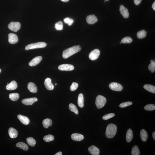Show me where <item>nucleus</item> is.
Segmentation results:
<instances>
[{
    "mask_svg": "<svg viewBox=\"0 0 155 155\" xmlns=\"http://www.w3.org/2000/svg\"><path fill=\"white\" fill-rule=\"evenodd\" d=\"M81 49L80 46H74L63 51L62 56L64 59L67 58L74 54L77 53Z\"/></svg>",
    "mask_w": 155,
    "mask_h": 155,
    "instance_id": "obj_1",
    "label": "nucleus"
},
{
    "mask_svg": "<svg viewBox=\"0 0 155 155\" xmlns=\"http://www.w3.org/2000/svg\"><path fill=\"white\" fill-rule=\"evenodd\" d=\"M117 131V127L114 124H110L107 127L105 135L108 139H111L116 135Z\"/></svg>",
    "mask_w": 155,
    "mask_h": 155,
    "instance_id": "obj_2",
    "label": "nucleus"
},
{
    "mask_svg": "<svg viewBox=\"0 0 155 155\" xmlns=\"http://www.w3.org/2000/svg\"><path fill=\"white\" fill-rule=\"evenodd\" d=\"M106 101V99L105 97L103 96L99 95L96 99V106L99 109L105 106Z\"/></svg>",
    "mask_w": 155,
    "mask_h": 155,
    "instance_id": "obj_3",
    "label": "nucleus"
},
{
    "mask_svg": "<svg viewBox=\"0 0 155 155\" xmlns=\"http://www.w3.org/2000/svg\"><path fill=\"white\" fill-rule=\"evenodd\" d=\"M46 44L45 43L39 42L28 45L26 46L25 49L26 50H29V49L44 48L46 47Z\"/></svg>",
    "mask_w": 155,
    "mask_h": 155,
    "instance_id": "obj_4",
    "label": "nucleus"
},
{
    "mask_svg": "<svg viewBox=\"0 0 155 155\" xmlns=\"http://www.w3.org/2000/svg\"><path fill=\"white\" fill-rule=\"evenodd\" d=\"M110 89L113 91H121L123 89V86L120 84L116 82H112L109 85Z\"/></svg>",
    "mask_w": 155,
    "mask_h": 155,
    "instance_id": "obj_5",
    "label": "nucleus"
},
{
    "mask_svg": "<svg viewBox=\"0 0 155 155\" xmlns=\"http://www.w3.org/2000/svg\"><path fill=\"white\" fill-rule=\"evenodd\" d=\"M21 24L18 22H11L8 24V28L11 30L16 32L19 30Z\"/></svg>",
    "mask_w": 155,
    "mask_h": 155,
    "instance_id": "obj_6",
    "label": "nucleus"
},
{
    "mask_svg": "<svg viewBox=\"0 0 155 155\" xmlns=\"http://www.w3.org/2000/svg\"><path fill=\"white\" fill-rule=\"evenodd\" d=\"M100 54V51L98 49H95L93 50L90 53L89 57L90 59L94 60L97 59Z\"/></svg>",
    "mask_w": 155,
    "mask_h": 155,
    "instance_id": "obj_7",
    "label": "nucleus"
},
{
    "mask_svg": "<svg viewBox=\"0 0 155 155\" xmlns=\"http://www.w3.org/2000/svg\"><path fill=\"white\" fill-rule=\"evenodd\" d=\"M38 101L37 98L33 97L30 98L23 99L22 101V103L24 105H32Z\"/></svg>",
    "mask_w": 155,
    "mask_h": 155,
    "instance_id": "obj_8",
    "label": "nucleus"
},
{
    "mask_svg": "<svg viewBox=\"0 0 155 155\" xmlns=\"http://www.w3.org/2000/svg\"><path fill=\"white\" fill-rule=\"evenodd\" d=\"M58 68L61 71H72L74 69V66L72 65L66 64L60 65L58 66Z\"/></svg>",
    "mask_w": 155,
    "mask_h": 155,
    "instance_id": "obj_9",
    "label": "nucleus"
},
{
    "mask_svg": "<svg viewBox=\"0 0 155 155\" xmlns=\"http://www.w3.org/2000/svg\"><path fill=\"white\" fill-rule=\"evenodd\" d=\"M8 41L10 44H15L18 41L17 36L15 34L12 33L9 34L8 35Z\"/></svg>",
    "mask_w": 155,
    "mask_h": 155,
    "instance_id": "obj_10",
    "label": "nucleus"
},
{
    "mask_svg": "<svg viewBox=\"0 0 155 155\" xmlns=\"http://www.w3.org/2000/svg\"><path fill=\"white\" fill-rule=\"evenodd\" d=\"M42 59V57L41 56L36 57L29 62V65L31 66H36L41 62Z\"/></svg>",
    "mask_w": 155,
    "mask_h": 155,
    "instance_id": "obj_11",
    "label": "nucleus"
},
{
    "mask_svg": "<svg viewBox=\"0 0 155 155\" xmlns=\"http://www.w3.org/2000/svg\"><path fill=\"white\" fill-rule=\"evenodd\" d=\"M86 21L88 24H92L96 23L98 19L97 17L93 15L88 16L86 17Z\"/></svg>",
    "mask_w": 155,
    "mask_h": 155,
    "instance_id": "obj_12",
    "label": "nucleus"
},
{
    "mask_svg": "<svg viewBox=\"0 0 155 155\" xmlns=\"http://www.w3.org/2000/svg\"><path fill=\"white\" fill-rule=\"evenodd\" d=\"M120 11L121 14L124 18H128L129 16V13L128 9L124 7L123 5H121L120 7Z\"/></svg>",
    "mask_w": 155,
    "mask_h": 155,
    "instance_id": "obj_13",
    "label": "nucleus"
},
{
    "mask_svg": "<svg viewBox=\"0 0 155 155\" xmlns=\"http://www.w3.org/2000/svg\"><path fill=\"white\" fill-rule=\"evenodd\" d=\"M89 152L93 155H99L100 151L99 149L94 145H92L88 148Z\"/></svg>",
    "mask_w": 155,
    "mask_h": 155,
    "instance_id": "obj_14",
    "label": "nucleus"
},
{
    "mask_svg": "<svg viewBox=\"0 0 155 155\" xmlns=\"http://www.w3.org/2000/svg\"><path fill=\"white\" fill-rule=\"evenodd\" d=\"M44 85L46 89L49 90H52L54 89V86L52 84L51 80L49 78H47L45 80Z\"/></svg>",
    "mask_w": 155,
    "mask_h": 155,
    "instance_id": "obj_15",
    "label": "nucleus"
},
{
    "mask_svg": "<svg viewBox=\"0 0 155 155\" xmlns=\"http://www.w3.org/2000/svg\"><path fill=\"white\" fill-rule=\"evenodd\" d=\"M18 85L16 81L13 80L8 84L6 86V89L8 90H13L17 89Z\"/></svg>",
    "mask_w": 155,
    "mask_h": 155,
    "instance_id": "obj_16",
    "label": "nucleus"
},
{
    "mask_svg": "<svg viewBox=\"0 0 155 155\" xmlns=\"http://www.w3.org/2000/svg\"><path fill=\"white\" fill-rule=\"evenodd\" d=\"M18 118L21 123L24 125H28L30 123L29 119L25 116L19 115L18 116Z\"/></svg>",
    "mask_w": 155,
    "mask_h": 155,
    "instance_id": "obj_17",
    "label": "nucleus"
},
{
    "mask_svg": "<svg viewBox=\"0 0 155 155\" xmlns=\"http://www.w3.org/2000/svg\"><path fill=\"white\" fill-rule=\"evenodd\" d=\"M28 89L30 92L33 93H36L38 91L36 85L32 82L29 83L28 85Z\"/></svg>",
    "mask_w": 155,
    "mask_h": 155,
    "instance_id": "obj_18",
    "label": "nucleus"
},
{
    "mask_svg": "<svg viewBox=\"0 0 155 155\" xmlns=\"http://www.w3.org/2000/svg\"><path fill=\"white\" fill-rule=\"evenodd\" d=\"M8 133L10 137L12 139L15 138L18 135V132L14 128H10L8 130Z\"/></svg>",
    "mask_w": 155,
    "mask_h": 155,
    "instance_id": "obj_19",
    "label": "nucleus"
},
{
    "mask_svg": "<svg viewBox=\"0 0 155 155\" xmlns=\"http://www.w3.org/2000/svg\"><path fill=\"white\" fill-rule=\"evenodd\" d=\"M73 140L76 141H81L84 139L83 135L78 133H74L71 136Z\"/></svg>",
    "mask_w": 155,
    "mask_h": 155,
    "instance_id": "obj_20",
    "label": "nucleus"
},
{
    "mask_svg": "<svg viewBox=\"0 0 155 155\" xmlns=\"http://www.w3.org/2000/svg\"><path fill=\"white\" fill-rule=\"evenodd\" d=\"M133 133L131 129H129L127 131L126 138V140L128 142H130L132 140L133 138Z\"/></svg>",
    "mask_w": 155,
    "mask_h": 155,
    "instance_id": "obj_21",
    "label": "nucleus"
},
{
    "mask_svg": "<svg viewBox=\"0 0 155 155\" xmlns=\"http://www.w3.org/2000/svg\"><path fill=\"white\" fill-rule=\"evenodd\" d=\"M78 106L80 108H83L84 106V98L83 94H79L78 100Z\"/></svg>",
    "mask_w": 155,
    "mask_h": 155,
    "instance_id": "obj_22",
    "label": "nucleus"
},
{
    "mask_svg": "<svg viewBox=\"0 0 155 155\" xmlns=\"http://www.w3.org/2000/svg\"><path fill=\"white\" fill-rule=\"evenodd\" d=\"M140 135L142 140L144 142L146 141L148 139V135L147 131L145 130L142 129L141 130Z\"/></svg>",
    "mask_w": 155,
    "mask_h": 155,
    "instance_id": "obj_23",
    "label": "nucleus"
},
{
    "mask_svg": "<svg viewBox=\"0 0 155 155\" xmlns=\"http://www.w3.org/2000/svg\"><path fill=\"white\" fill-rule=\"evenodd\" d=\"M144 88L145 90L149 92L155 93V86L151 85H144Z\"/></svg>",
    "mask_w": 155,
    "mask_h": 155,
    "instance_id": "obj_24",
    "label": "nucleus"
},
{
    "mask_svg": "<svg viewBox=\"0 0 155 155\" xmlns=\"http://www.w3.org/2000/svg\"><path fill=\"white\" fill-rule=\"evenodd\" d=\"M52 121L50 119H46L43 121V125L45 128H47L49 127L52 126Z\"/></svg>",
    "mask_w": 155,
    "mask_h": 155,
    "instance_id": "obj_25",
    "label": "nucleus"
},
{
    "mask_svg": "<svg viewBox=\"0 0 155 155\" xmlns=\"http://www.w3.org/2000/svg\"><path fill=\"white\" fill-rule=\"evenodd\" d=\"M16 146L17 147L22 149L24 151H27L29 149L28 146L27 144L23 142H18L16 144Z\"/></svg>",
    "mask_w": 155,
    "mask_h": 155,
    "instance_id": "obj_26",
    "label": "nucleus"
},
{
    "mask_svg": "<svg viewBox=\"0 0 155 155\" xmlns=\"http://www.w3.org/2000/svg\"><path fill=\"white\" fill-rule=\"evenodd\" d=\"M9 97L11 100L13 101H16L19 99V94L18 93H12L9 94Z\"/></svg>",
    "mask_w": 155,
    "mask_h": 155,
    "instance_id": "obj_27",
    "label": "nucleus"
},
{
    "mask_svg": "<svg viewBox=\"0 0 155 155\" xmlns=\"http://www.w3.org/2000/svg\"><path fill=\"white\" fill-rule=\"evenodd\" d=\"M147 32L145 30H143L139 31L137 32V36L139 39H142L145 38L146 36Z\"/></svg>",
    "mask_w": 155,
    "mask_h": 155,
    "instance_id": "obj_28",
    "label": "nucleus"
},
{
    "mask_svg": "<svg viewBox=\"0 0 155 155\" xmlns=\"http://www.w3.org/2000/svg\"><path fill=\"white\" fill-rule=\"evenodd\" d=\"M131 153L132 155H140V152L137 146L135 145L133 147Z\"/></svg>",
    "mask_w": 155,
    "mask_h": 155,
    "instance_id": "obj_29",
    "label": "nucleus"
},
{
    "mask_svg": "<svg viewBox=\"0 0 155 155\" xmlns=\"http://www.w3.org/2000/svg\"><path fill=\"white\" fill-rule=\"evenodd\" d=\"M27 141L28 144L31 147L35 146L36 144V141L32 137L28 138L27 139Z\"/></svg>",
    "mask_w": 155,
    "mask_h": 155,
    "instance_id": "obj_30",
    "label": "nucleus"
},
{
    "mask_svg": "<svg viewBox=\"0 0 155 155\" xmlns=\"http://www.w3.org/2000/svg\"><path fill=\"white\" fill-rule=\"evenodd\" d=\"M69 107V109L71 111L74 112L77 115L78 114V111L77 107L73 104H70Z\"/></svg>",
    "mask_w": 155,
    "mask_h": 155,
    "instance_id": "obj_31",
    "label": "nucleus"
},
{
    "mask_svg": "<svg viewBox=\"0 0 155 155\" xmlns=\"http://www.w3.org/2000/svg\"><path fill=\"white\" fill-rule=\"evenodd\" d=\"M151 63L149 65V70L151 71L152 73H154L155 71V62L154 60H151L150 61Z\"/></svg>",
    "mask_w": 155,
    "mask_h": 155,
    "instance_id": "obj_32",
    "label": "nucleus"
},
{
    "mask_svg": "<svg viewBox=\"0 0 155 155\" xmlns=\"http://www.w3.org/2000/svg\"><path fill=\"white\" fill-rule=\"evenodd\" d=\"M63 25L62 21H59L58 22L55 23V28L57 30H62L63 29Z\"/></svg>",
    "mask_w": 155,
    "mask_h": 155,
    "instance_id": "obj_33",
    "label": "nucleus"
},
{
    "mask_svg": "<svg viewBox=\"0 0 155 155\" xmlns=\"http://www.w3.org/2000/svg\"><path fill=\"white\" fill-rule=\"evenodd\" d=\"M43 139L45 141L49 142L53 141L54 139V137L52 135L49 134L45 136L43 138Z\"/></svg>",
    "mask_w": 155,
    "mask_h": 155,
    "instance_id": "obj_34",
    "label": "nucleus"
},
{
    "mask_svg": "<svg viewBox=\"0 0 155 155\" xmlns=\"http://www.w3.org/2000/svg\"><path fill=\"white\" fill-rule=\"evenodd\" d=\"M132 39L131 37H125L122 40L121 42L123 43H130L132 42Z\"/></svg>",
    "mask_w": 155,
    "mask_h": 155,
    "instance_id": "obj_35",
    "label": "nucleus"
},
{
    "mask_svg": "<svg viewBox=\"0 0 155 155\" xmlns=\"http://www.w3.org/2000/svg\"><path fill=\"white\" fill-rule=\"evenodd\" d=\"M144 108L147 111L154 110L155 109V105L152 104L147 105L144 107Z\"/></svg>",
    "mask_w": 155,
    "mask_h": 155,
    "instance_id": "obj_36",
    "label": "nucleus"
},
{
    "mask_svg": "<svg viewBox=\"0 0 155 155\" xmlns=\"http://www.w3.org/2000/svg\"><path fill=\"white\" fill-rule=\"evenodd\" d=\"M63 21L65 23L68 24L69 26L72 25L74 22L73 20L69 18H64L63 20Z\"/></svg>",
    "mask_w": 155,
    "mask_h": 155,
    "instance_id": "obj_37",
    "label": "nucleus"
},
{
    "mask_svg": "<svg viewBox=\"0 0 155 155\" xmlns=\"http://www.w3.org/2000/svg\"><path fill=\"white\" fill-rule=\"evenodd\" d=\"M115 115L114 113H110L105 115L103 116V119L104 120H107L110 118L114 117Z\"/></svg>",
    "mask_w": 155,
    "mask_h": 155,
    "instance_id": "obj_38",
    "label": "nucleus"
},
{
    "mask_svg": "<svg viewBox=\"0 0 155 155\" xmlns=\"http://www.w3.org/2000/svg\"><path fill=\"white\" fill-rule=\"evenodd\" d=\"M132 104V102L131 101H128L120 104V107L121 108H124L126 107L130 106Z\"/></svg>",
    "mask_w": 155,
    "mask_h": 155,
    "instance_id": "obj_39",
    "label": "nucleus"
},
{
    "mask_svg": "<svg viewBox=\"0 0 155 155\" xmlns=\"http://www.w3.org/2000/svg\"><path fill=\"white\" fill-rule=\"evenodd\" d=\"M78 87V84L75 82H73L72 84L70 87L71 91H74L76 90Z\"/></svg>",
    "mask_w": 155,
    "mask_h": 155,
    "instance_id": "obj_40",
    "label": "nucleus"
},
{
    "mask_svg": "<svg viewBox=\"0 0 155 155\" xmlns=\"http://www.w3.org/2000/svg\"><path fill=\"white\" fill-rule=\"evenodd\" d=\"M142 0H134V4L136 5H138L139 4H140Z\"/></svg>",
    "mask_w": 155,
    "mask_h": 155,
    "instance_id": "obj_41",
    "label": "nucleus"
},
{
    "mask_svg": "<svg viewBox=\"0 0 155 155\" xmlns=\"http://www.w3.org/2000/svg\"><path fill=\"white\" fill-rule=\"evenodd\" d=\"M152 7L153 10H155V2L154 1V2L153 3L152 6Z\"/></svg>",
    "mask_w": 155,
    "mask_h": 155,
    "instance_id": "obj_42",
    "label": "nucleus"
},
{
    "mask_svg": "<svg viewBox=\"0 0 155 155\" xmlns=\"http://www.w3.org/2000/svg\"><path fill=\"white\" fill-rule=\"evenodd\" d=\"M55 155H62V153L61 152H58Z\"/></svg>",
    "mask_w": 155,
    "mask_h": 155,
    "instance_id": "obj_43",
    "label": "nucleus"
},
{
    "mask_svg": "<svg viewBox=\"0 0 155 155\" xmlns=\"http://www.w3.org/2000/svg\"><path fill=\"white\" fill-rule=\"evenodd\" d=\"M153 137V139H154V140H155V132H154L152 134Z\"/></svg>",
    "mask_w": 155,
    "mask_h": 155,
    "instance_id": "obj_44",
    "label": "nucleus"
},
{
    "mask_svg": "<svg viewBox=\"0 0 155 155\" xmlns=\"http://www.w3.org/2000/svg\"><path fill=\"white\" fill-rule=\"evenodd\" d=\"M61 0L63 2H67L69 1V0Z\"/></svg>",
    "mask_w": 155,
    "mask_h": 155,
    "instance_id": "obj_45",
    "label": "nucleus"
},
{
    "mask_svg": "<svg viewBox=\"0 0 155 155\" xmlns=\"http://www.w3.org/2000/svg\"><path fill=\"white\" fill-rule=\"evenodd\" d=\"M1 72V70L0 69V73Z\"/></svg>",
    "mask_w": 155,
    "mask_h": 155,
    "instance_id": "obj_46",
    "label": "nucleus"
},
{
    "mask_svg": "<svg viewBox=\"0 0 155 155\" xmlns=\"http://www.w3.org/2000/svg\"><path fill=\"white\" fill-rule=\"evenodd\" d=\"M105 0L106 1H108V0Z\"/></svg>",
    "mask_w": 155,
    "mask_h": 155,
    "instance_id": "obj_47",
    "label": "nucleus"
},
{
    "mask_svg": "<svg viewBox=\"0 0 155 155\" xmlns=\"http://www.w3.org/2000/svg\"><path fill=\"white\" fill-rule=\"evenodd\" d=\"M55 85H57V84L56 83L55 84Z\"/></svg>",
    "mask_w": 155,
    "mask_h": 155,
    "instance_id": "obj_48",
    "label": "nucleus"
},
{
    "mask_svg": "<svg viewBox=\"0 0 155 155\" xmlns=\"http://www.w3.org/2000/svg\"><path fill=\"white\" fill-rule=\"evenodd\" d=\"M120 44H121V43L120 42Z\"/></svg>",
    "mask_w": 155,
    "mask_h": 155,
    "instance_id": "obj_49",
    "label": "nucleus"
}]
</instances>
